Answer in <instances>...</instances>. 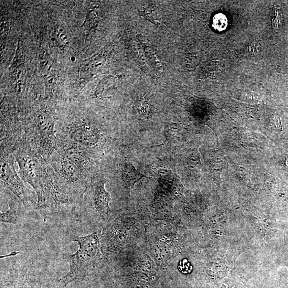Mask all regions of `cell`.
I'll return each mask as SVG.
<instances>
[{"mask_svg":"<svg viewBox=\"0 0 288 288\" xmlns=\"http://www.w3.org/2000/svg\"><path fill=\"white\" fill-rule=\"evenodd\" d=\"M101 231H96L86 236H75L70 241L77 242L79 249L75 253L64 254L70 265L67 274L58 280L62 287L77 281L83 280L88 276L102 260Z\"/></svg>","mask_w":288,"mask_h":288,"instance_id":"cell-1","label":"cell"},{"mask_svg":"<svg viewBox=\"0 0 288 288\" xmlns=\"http://www.w3.org/2000/svg\"><path fill=\"white\" fill-rule=\"evenodd\" d=\"M92 176L90 183L72 213L80 221L100 223L112 219L114 211L110 207V194L105 189L107 180L101 173Z\"/></svg>","mask_w":288,"mask_h":288,"instance_id":"cell-2","label":"cell"},{"mask_svg":"<svg viewBox=\"0 0 288 288\" xmlns=\"http://www.w3.org/2000/svg\"><path fill=\"white\" fill-rule=\"evenodd\" d=\"M48 164L55 172L60 183L79 203L90 183L92 176L83 172L59 153L56 149Z\"/></svg>","mask_w":288,"mask_h":288,"instance_id":"cell-3","label":"cell"},{"mask_svg":"<svg viewBox=\"0 0 288 288\" xmlns=\"http://www.w3.org/2000/svg\"><path fill=\"white\" fill-rule=\"evenodd\" d=\"M14 154L1 156V188L15 195L26 210L32 211L37 207L38 199L33 191L26 187L17 173Z\"/></svg>","mask_w":288,"mask_h":288,"instance_id":"cell-4","label":"cell"},{"mask_svg":"<svg viewBox=\"0 0 288 288\" xmlns=\"http://www.w3.org/2000/svg\"><path fill=\"white\" fill-rule=\"evenodd\" d=\"M13 154L19 166L20 178L37 191L44 176V166L40 160L26 148H18Z\"/></svg>","mask_w":288,"mask_h":288,"instance_id":"cell-5","label":"cell"},{"mask_svg":"<svg viewBox=\"0 0 288 288\" xmlns=\"http://www.w3.org/2000/svg\"><path fill=\"white\" fill-rule=\"evenodd\" d=\"M56 151L90 176L96 172V161L81 147L71 143L57 142Z\"/></svg>","mask_w":288,"mask_h":288,"instance_id":"cell-6","label":"cell"},{"mask_svg":"<svg viewBox=\"0 0 288 288\" xmlns=\"http://www.w3.org/2000/svg\"><path fill=\"white\" fill-rule=\"evenodd\" d=\"M8 209L0 213V220L2 222L16 225L23 215L24 210H26L20 201L13 194L7 199Z\"/></svg>","mask_w":288,"mask_h":288,"instance_id":"cell-7","label":"cell"},{"mask_svg":"<svg viewBox=\"0 0 288 288\" xmlns=\"http://www.w3.org/2000/svg\"><path fill=\"white\" fill-rule=\"evenodd\" d=\"M146 177L131 163H125L121 170V179L128 191L134 188L142 178Z\"/></svg>","mask_w":288,"mask_h":288,"instance_id":"cell-8","label":"cell"},{"mask_svg":"<svg viewBox=\"0 0 288 288\" xmlns=\"http://www.w3.org/2000/svg\"><path fill=\"white\" fill-rule=\"evenodd\" d=\"M12 284L14 288H44L40 281L27 274L20 275Z\"/></svg>","mask_w":288,"mask_h":288,"instance_id":"cell-9","label":"cell"},{"mask_svg":"<svg viewBox=\"0 0 288 288\" xmlns=\"http://www.w3.org/2000/svg\"><path fill=\"white\" fill-rule=\"evenodd\" d=\"M182 131L181 127L178 124H167L165 128V136L166 140L170 143L175 144L179 140L180 135Z\"/></svg>","mask_w":288,"mask_h":288,"instance_id":"cell-10","label":"cell"},{"mask_svg":"<svg viewBox=\"0 0 288 288\" xmlns=\"http://www.w3.org/2000/svg\"><path fill=\"white\" fill-rule=\"evenodd\" d=\"M145 17L155 25L162 23V15L160 11L156 7H149L144 11Z\"/></svg>","mask_w":288,"mask_h":288,"instance_id":"cell-11","label":"cell"},{"mask_svg":"<svg viewBox=\"0 0 288 288\" xmlns=\"http://www.w3.org/2000/svg\"><path fill=\"white\" fill-rule=\"evenodd\" d=\"M135 109L138 115L143 117V118L144 117H145V118L148 117L152 112L150 105L144 100L138 101L136 104Z\"/></svg>","mask_w":288,"mask_h":288,"instance_id":"cell-12","label":"cell"},{"mask_svg":"<svg viewBox=\"0 0 288 288\" xmlns=\"http://www.w3.org/2000/svg\"><path fill=\"white\" fill-rule=\"evenodd\" d=\"M283 16L280 8L275 7L272 17V26L274 31L279 30L282 25Z\"/></svg>","mask_w":288,"mask_h":288,"instance_id":"cell-13","label":"cell"},{"mask_svg":"<svg viewBox=\"0 0 288 288\" xmlns=\"http://www.w3.org/2000/svg\"><path fill=\"white\" fill-rule=\"evenodd\" d=\"M261 48V41L259 40H254L250 47V51L252 54L258 53Z\"/></svg>","mask_w":288,"mask_h":288,"instance_id":"cell-14","label":"cell"},{"mask_svg":"<svg viewBox=\"0 0 288 288\" xmlns=\"http://www.w3.org/2000/svg\"><path fill=\"white\" fill-rule=\"evenodd\" d=\"M18 253H19V252H16V251H13V252H12V253H10L9 254L6 255H3V256H1V258H2V259H4V258H5L10 257V256L16 255Z\"/></svg>","mask_w":288,"mask_h":288,"instance_id":"cell-15","label":"cell"},{"mask_svg":"<svg viewBox=\"0 0 288 288\" xmlns=\"http://www.w3.org/2000/svg\"><path fill=\"white\" fill-rule=\"evenodd\" d=\"M285 165L286 167L288 168V157L287 158L286 162H285Z\"/></svg>","mask_w":288,"mask_h":288,"instance_id":"cell-16","label":"cell"}]
</instances>
